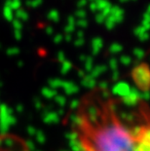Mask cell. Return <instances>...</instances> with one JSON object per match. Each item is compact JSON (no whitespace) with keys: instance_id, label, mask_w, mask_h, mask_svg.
Instances as JSON below:
<instances>
[{"instance_id":"6da1fadb","label":"cell","mask_w":150,"mask_h":151,"mask_svg":"<svg viewBox=\"0 0 150 151\" xmlns=\"http://www.w3.org/2000/svg\"><path fill=\"white\" fill-rule=\"evenodd\" d=\"M71 130L77 151H150V105L95 87L79 99Z\"/></svg>"},{"instance_id":"3957f363","label":"cell","mask_w":150,"mask_h":151,"mask_svg":"<svg viewBox=\"0 0 150 151\" xmlns=\"http://www.w3.org/2000/svg\"><path fill=\"white\" fill-rule=\"evenodd\" d=\"M0 151H29L21 137L12 134H0Z\"/></svg>"},{"instance_id":"7a4b0ae2","label":"cell","mask_w":150,"mask_h":151,"mask_svg":"<svg viewBox=\"0 0 150 151\" xmlns=\"http://www.w3.org/2000/svg\"><path fill=\"white\" fill-rule=\"evenodd\" d=\"M131 76L140 91L147 92L150 90V66L146 63H141L133 67Z\"/></svg>"}]
</instances>
